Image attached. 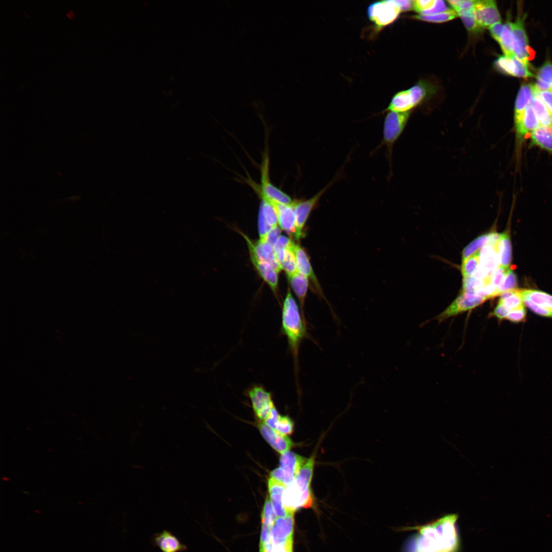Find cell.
Here are the masks:
<instances>
[{"mask_svg":"<svg viewBox=\"0 0 552 552\" xmlns=\"http://www.w3.org/2000/svg\"><path fill=\"white\" fill-rule=\"evenodd\" d=\"M151 542L161 552H184L188 548L176 535L167 530L154 534L151 538Z\"/></svg>","mask_w":552,"mask_h":552,"instance_id":"cell-16","label":"cell"},{"mask_svg":"<svg viewBox=\"0 0 552 552\" xmlns=\"http://www.w3.org/2000/svg\"><path fill=\"white\" fill-rule=\"evenodd\" d=\"M270 477L284 484V473L283 470L280 467L273 470L270 473Z\"/></svg>","mask_w":552,"mask_h":552,"instance_id":"cell-56","label":"cell"},{"mask_svg":"<svg viewBox=\"0 0 552 552\" xmlns=\"http://www.w3.org/2000/svg\"><path fill=\"white\" fill-rule=\"evenodd\" d=\"M337 179L336 177H335L326 187L309 199L293 200L295 219V233L294 236L296 240H299L301 238L304 226L311 212L317 204L321 197L336 181Z\"/></svg>","mask_w":552,"mask_h":552,"instance_id":"cell-9","label":"cell"},{"mask_svg":"<svg viewBox=\"0 0 552 552\" xmlns=\"http://www.w3.org/2000/svg\"><path fill=\"white\" fill-rule=\"evenodd\" d=\"M259 430L266 442L278 452L282 454L294 446L292 440L287 435L269 427L264 422L258 424Z\"/></svg>","mask_w":552,"mask_h":552,"instance_id":"cell-18","label":"cell"},{"mask_svg":"<svg viewBox=\"0 0 552 552\" xmlns=\"http://www.w3.org/2000/svg\"><path fill=\"white\" fill-rule=\"evenodd\" d=\"M271 227L267 224L264 217L262 211L260 208L258 214V232L261 241H265L267 235Z\"/></svg>","mask_w":552,"mask_h":552,"instance_id":"cell-42","label":"cell"},{"mask_svg":"<svg viewBox=\"0 0 552 552\" xmlns=\"http://www.w3.org/2000/svg\"><path fill=\"white\" fill-rule=\"evenodd\" d=\"M261 199L260 207L263 212L264 217L267 224L271 227H276L278 225V217L274 202L269 200L264 196L257 194Z\"/></svg>","mask_w":552,"mask_h":552,"instance_id":"cell-30","label":"cell"},{"mask_svg":"<svg viewBox=\"0 0 552 552\" xmlns=\"http://www.w3.org/2000/svg\"><path fill=\"white\" fill-rule=\"evenodd\" d=\"M537 93L539 97L542 101L543 103L545 104L549 111L552 114V91L537 90Z\"/></svg>","mask_w":552,"mask_h":552,"instance_id":"cell-53","label":"cell"},{"mask_svg":"<svg viewBox=\"0 0 552 552\" xmlns=\"http://www.w3.org/2000/svg\"><path fill=\"white\" fill-rule=\"evenodd\" d=\"M499 302L504 305L510 311L524 307V303L519 294V289H515L513 294L504 300H499Z\"/></svg>","mask_w":552,"mask_h":552,"instance_id":"cell-39","label":"cell"},{"mask_svg":"<svg viewBox=\"0 0 552 552\" xmlns=\"http://www.w3.org/2000/svg\"><path fill=\"white\" fill-rule=\"evenodd\" d=\"M291 288L298 298L301 309L302 315L306 323L304 313L305 301L309 287V279L306 276L296 271L288 277Z\"/></svg>","mask_w":552,"mask_h":552,"instance_id":"cell-25","label":"cell"},{"mask_svg":"<svg viewBox=\"0 0 552 552\" xmlns=\"http://www.w3.org/2000/svg\"><path fill=\"white\" fill-rule=\"evenodd\" d=\"M280 415L279 414L275 406L272 407L268 417L264 420L265 423L269 427L275 430L276 425L279 419Z\"/></svg>","mask_w":552,"mask_h":552,"instance_id":"cell-51","label":"cell"},{"mask_svg":"<svg viewBox=\"0 0 552 552\" xmlns=\"http://www.w3.org/2000/svg\"><path fill=\"white\" fill-rule=\"evenodd\" d=\"M66 15L68 18H72L73 17V16H74V12L73 11H72V10H70L66 14Z\"/></svg>","mask_w":552,"mask_h":552,"instance_id":"cell-58","label":"cell"},{"mask_svg":"<svg viewBox=\"0 0 552 552\" xmlns=\"http://www.w3.org/2000/svg\"><path fill=\"white\" fill-rule=\"evenodd\" d=\"M275 519L276 515L273 510L270 499L267 496L265 500L262 511V523L272 526Z\"/></svg>","mask_w":552,"mask_h":552,"instance_id":"cell-38","label":"cell"},{"mask_svg":"<svg viewBox=\"0 0 552 552\" xmlns=\"http://www.w3.org/2000/svg\"><path fill=\"white\" fill-rule=\"evenodd\" d=\"M517 286L516 275L512 270L508 269L502 284L497 289L499 295L502 292L516 289Z\"/></svg>","mask_w":552,"mask_h":552,"instance_id":"cell-40","label":"cell"},{"mask_svg":"<svg viewBox=\"0 0 552 552\" xmlns=\"http://www.w3.org/2000/svg\"><path fill=\"white\" fill-rule=\"evenodd\" d=\"M458 16L456 11L449 9L446 11L431 15L418 14L413 16L412 18L428 22H444L455 18Z\"/></svg>","mask_w":552,"mask_h":552,"instance_id":"cell-34","label":"cell"},{"mask_svg":"<svg viewBox=\"0 0 552 552\" xmlns=\"http://www.w3.org/2000/svg\"><path fill=\"white\" fill-rule=\"evenodd\" d=\"M500 265L508 268L512 257L511 243L507 234H501L497 244Z\"/></svg>","mask_w":552,"mask_h":552,"instance_id":"cell-31","label":"cell"},{"mask_svg":"<svg viewBox=\"0 0 552 552\" xmlns=\"http://www.w3.org/2000/svg\"><path fill=\"white\" fill-rule=\"evenodd\" d=\"M518 12L516 21L512 24L513 38V53L514 56L526 64L529 65V61L533 58L535 53L530 47L525 29L524 18L525 15L521 10L518 5Z\"/></svg>","mask_w":552,"mask_h":552,"instance_id":"cell-8","label":"cell"},{"mask_svg":"<svg viewBox=\"0 0 552 552\" xmlns=\"http://www.w3.org/2000/svg\"><path fill=\"white\" fill-rule=\"evenodd\" d=\"M524 304L526 305L528 308H530L532 311L535 313L545 316V317H552V314L549 311L542 308V307L535 304L527 298H524L522 300Z\"/></svg>","mask_w":552,"mask_h":552,"instance_id":"cell-48","label":"cell"},{"mask_svg":"<svg viewBox=\"0 0 552 552\" xmlns=\"http://www.w3.org/2000/svg\"><path fill=\"white\" fill-rule=\"evenodd\" d=\"M294 423L288 416H280L276 425L275 430L279 432L287 435L291 434L293 431Z\"/></svg>","mask_w":552,"mask_h":552,"instance_id":"cell-41","label":"cell"},{"mask_svg":"<svg viewBox=\"0 0 552 552\" xmlns=\"http://www.w3.org/2000/svg\"><path fill=\"white\" fill-rule=\"evenodd\" d=\"M435 2V0L413 1V9L420 14L432 8Z\"/></svg>","mask_w":552,"mask_h":552,"instance_id":"cell-46","label":"cell"},{"mask_svg":"<svg viewBox=\"0 0 552 552\" xmlns=\"http://www.w3.org/2000/svg\"><path fill=\"white\" fill-rule=\"evenodd\" d=\"M466 29L471 32H478L481 30L476 21L473 7L456 12Z\"/></svg>","mask_w":552,"mask_h":552,"instance_id":"cell-35","label":"cell"},{"mask_svg":"<svg viewBox=\"0 0 552 552\" xmlns=\"http://www.w3.org/2000/svg\"><path fill=\"white\" fill-rule=\"evenodd\" d=\"M487 299L476 294L462 293L438 317L443 320L458 313L466 311L483 303Z\"/></svg>","mask_w":552,"mask_h":552,"instance_id":"cell-14","label":"cell"},{"mask_svg":"<svg viewBox=\"0 0 552 552\" xmlns=\"http://www.w3.org/2000/svg\"><path fill=\"white\" fill-rule=\"evenodd\" d=\"M307 459V458L290 451L281 454L279 464L284 473V484L286 486L294 480Z\"/></svg>","mask_w":552,"mask_h":552,"instance_id":"cell-17","label":"cell"},{"mask_svg":"<svg viewBox=\"0 0 552 552\" xmlns=\"http://www.w3.org/2000/svg\"><path fill=\"white\" fill-rule=\"evenodd\" d=\"M269 156L267 150L264 151L261 166V182L259 185L252 179H246L247 183L257 194H261L275 203L290 204L293 200L289 195L274 186L270 181L269 176Z\"/></svg>","mask_w":552,"mask_h":552,"instance_id":"cell-4","label":"cell"},{"mask_svg":"<svg viewBox=\"0 0 552 552\" xmlns=\"http://www.w3.org/2000/svg\"><path fill=\"white\" fill-rule=\"evenodd\" d=\"M532 145L552 154V127L540 126L531 133Z\"/></svg>","mask_w":552,"mask_h":552,"instance_id":"cell-27","label":"cell"},{"mask_svg":"<svg viewBox=\"0 0 552 552\" xmlns=\"http://www.w3.org/2000/svg\"><path fill=\"white\" fill-rule=\"evenodd\" d=\"M526 312L524 307L511 310L507 317L508 319L513 323H519L523 321L526 318Z\"/></svg>","mask_w":552,"mask_h":552,"instance_id":"cell-45","label":"cell"},{"mask_svg":"<svg viewBox=\"0 0 552 552\" xmlns=\"http://www.w3.org/2000/svg\"><path fill=\"white\" fill-rule=\"evenodd\" d=\"M316 451L307 458L294 480L285 489L283 502L287 513H293L301 508H314L315 497L311 489Z\"/></svg>","mask_w":552,"mask_h":552,"instance_id":"cell-2","label":"cell"},{"mask_svg":"<svg viewBox=\"0 0 552 552\" xmlns=\"http://www.w3.org/2000/svg\"><path fill=\"white\" fill-rule=\"evenodd\" d=\"M457 515L449 514L415 527L418 532L409 543L408 552H457Z\"/></svg>","mask_w":552,"mask_h":552,"instance_id":"cell-1","label":"cell"},{"mask_svg":"<svg viewBox=\"0 0 552 552\" xmlns=\"http://www.w3.org/2000/svg\"><path fill=\"white\" fill-rule=\"evenodd\" d=\"M508 270V268L499 265L491 277V282L496 288L502 284Z\"/></svg>","mask_w":552,"mask_h":552,"instance_id":"cell-43","label":"cell"},{"mask_svg":"<svg viewBox=\"0 0 552 552\" xmlns=\"http://www.w3.org/2000/svg\"><path fill=\"white\" fill-rule=\"evenodd\" d=\"M281 229L278 226L271 228L267 235L265 241L264 242H267L274 247L278 240L281 236Z\"/></svg>","mask_w":552,"mask_h":552,"instance_id":"cell-52","label":"cell"},{"mask_svg":"<svg viewBox=\"0 0 552 552\" xmlns=\"http://www.w3.org/2000/svg\"><path fill=\"white\" fill-rule=\"evenodd\" d=\"M531 105L535 112L540 126L552 127V114L539 97L536 88Z\"/></svg>","mask_w":552,"mask_h":552,"instance_id":"cell-29","label":"cell"},{"mask_svg":"<svg viewBox=\"0 0 552 552\" xmlns=\"http://www.w3.org/2000/svg\"><path fill=\"white\" fill-rule=\"evenodd\" d=\"M473 10L476 23L481 31L501 22L500 15L494 1H474Z\"/></svg>","mask_w":552,"mask_h":552,"instance_id":"cell-11","label":"cell"},{"mask_svg":"<svg viewBox=\"0 0 552 552\" xmlns=\"http://www.w3.org/2000/svg\"><path fill=\"white\" fill-rule=\"evenodd\" d=\"M293 251L295 258L297 271L308 278L314 285L317 294L326 302H328L325 297L318 279L314 272L309 258L304 249L300 244L294 243Z\"/></svg>","mask_w":552,"mask_h":552,"instance_id":"cell-15","label":"cell"},{"mask_svg":"<svg viewBox=\"0 0 552 552\" xmlns=\"http://www.w3.org/2000/svg\"><path fill=\"white\" fill-rule=\"evenodd\" d=\"M426 94L427 89L425 85L421 82L418 83L408 89L396 94L387 108L382 112L386 111L410 112L412 109L423 101Z\"/></svg>","mask_w":552,"mask_h":552,"instance_id":"cell-6","label":"cell"},{"mask_svg":"<svg viewBox=\"0 0 552 552\" xmlns=\"http://www.w3.org/2000/svg\"><path fill=\"white\" fill-rule=\"evenodd\" d=\"M401 9L397 1H383L371 4L367 8L369 19L379 30L393 23Z\"/></svg>","mask_w":552,"mask_h":552,"instance_id":"cell-7","label":"cell"},{"mask_svg":"<svg viewBox=\"0 0 552 552\" xmlns=\"http://www.w3.org/2000/svg\"><path fill=\"white\" fill-rule=\"evenodd\" d=\"M503 27L504 25L501 22H499L493 24L489 28L492 37L498 42L501 37Z\"/></svg>","mask_w":552,"mask_h":552,"instance_id":"cell-54","label":"cell"},{"mask_svg":"<svg viewBox=\"0 0 552 552\" xmlns=\"http://www.w3.org/2000/svg\"><path fill=\"white\" fill-rule=\"evenodd\" d=\"M278 224L281 229L291 235L295 233V219L293 202L290 204L275 203Z\"/></svg>","mask_w":552,"mask_h":552,"instance_id":"cell-24","label":"cell"},{"mask_svg":"<svg viewBox=\"0 0 552 552\" xmlns=\"http://www.w3.org/2000/svg\"><path fill=\"white\" fill-rule=\"evenodd\" d=\"M448 2L453 8L456 12L462 10L473 7L474 1L471 0H458L448 1Z\"/></svg>","mask_w":552,"mask_h":552,"instance_id":"cell-47","label":"cell"},{"mask_svg":"<svg viewBox=\"0 0 552 552\" xmlns=\"http://www.w3.org/2000/svg\"><path fill=\"white\" fill-rule=\"evenodd\" d=\"M397 2L399 5L402 11H406L413 9V1L404 0L397 1Z\"/></svg>","mask_w":552,"mask_h":552,"instance_id":"cell-57","label":"cell"},{"mask_svg":"<svg viewBox=\"0 0 552 552\" xmlns=\"http://www.w3.org/2000/svg\"><path fill=\"white\" fill-rule=\"evenodd\" d=\"M250 260L259 274L269 285L273 292L278 289V273L272 266L260 260L256 255L252 247L247 244Z\"/></svg>","mask_w":552,"mask_h":552,"instance_id":"cell-19","label":"cell"},{"mask_svg":"<svg viewBox=\"0 0 552 552\" xmlns=\"http://www.w3.org/2000/svg\"><path fill=\"white\" fill-rule=\"evenodd\" d=\"M497 244H487L480 251V265L475 271L474 277L481 279L491 278L499 267L500 261Z\"/></svg>","mask_w":552,"mask_h":552,"instance_id":"cell-12","label":"cell"},{"mask_svg":"<svg viewBox=\"0 0 552 552\" xmlns=\"http://www.w3.org/2000/svg\"><path fill=\"white\" fill-rule=\"evenodd\" d=\"M282 332L287 338L297 369L300 344L304 339L308 337V335L306 323L289 289L283 304Z\"/></svg>","mask_w":552,"mask_h":552,"instance_id":"cell-3","label":"cell"},{"mask_svg":"<svg viewBox=\"0 0 552 552\" xmlns=\"http://www.w3.org/2000/svg\"><path fill=\"white\" fill-rule=\"evenodd\" d=\"M512 24V22L508 21L504 25L502 34L498 42L504 55L509 57L514 56Z\"/></svg>","mask_w":552,"mask_h":552,"instance_id":"cell-33","label":"cell"},{"mask_svg":"<svg viewBox=\"0 0 552 552\" xmlns=\"http://www.w3.org/2000/svg\"><path fill=\"white\" fill-rule=\"evenodd\" d=\"M534 86L538 91H552V63L546 61L537 71Z\"/></svg>","mask_w":552,"mask_h":552,"instance_id":"cell-28","label":"cell"},{"mask_svg":"<svg viewBox=\"0 0 552 552\" xmlns=\"http://www.w3.org/2000/svg\"><path fill=\"white\" fill-rule=\"evenodd\" d=\"M410 115V112L388 111L385 117L382 141L378 148L382 145L386 146L389 164H391L393 146L405 129Z\"/></svg>","mask_w":552,"mask_h":552,"instance_id":"cell-5","label":"cell"},{"mask_svg":"<svg viewBox=\"0 0 552 552\" xmlns=\"http://www.w3.org/2000/svg\"><path fill=\"white\" fill-rule=\"evenodd\" d=\"M540 126L531 104L527 107L519 123L515 126L517 144L528 133H531Z\"/></svg>","mask_w":552,"mask_h":552,"instance_id":"cell-23","label":"cell"},{"mask_svg":"<svg viewBox=\"0 0 552 552\" xmlns=\"http://www.w3.org/2000/svg\"><path fill=\"white\" fill-rule=\"evenodd\" d=\"M489 234L482 235L470 243L464 249L462 252V261L478 251L488 240Z\"/></svg>","mask_w":552,"mask_h":552,"instance_id":"cell-37","label":"cell"},{"mask_svg":"<svg viewBox=\"0 0 552 552\" xmlns=\"http://www.w3.org/2000/svg\"><path fill=\"white\" fill-rule=\"evenodd\" d=\"M517 58L505 55L499 56L494 61V66L500 73L515 77Z\"/></svg>","mask_w":552,"mask_h":552,"instance_id":"cell-32","label":"cell"},{"mask_svg":"<svg viewBox=\"0 0 552 552\" xmlns=\"http://www.w3.org/2000/svg\"><path fill=\"white\" fill-rule=\"evenodd\" d=\"M535 91V87L534 85L532 84L524 83L521 86L515 104V126L518 124L520 122L525 110L531 104Z\"/></svg>","mask_w":552,"mask_h":552,"instance_id":"cell-21","label":"cell"},{"mask_svg":"<svg viewBox=\"0 0 552 552\" xmlns=\"http://www.w3.org/2000/svg\"><path fill=\"white\" fill-rule=\"evenodd\" d=\"M241 235L245 239L247 244L249 245L257 256L263 261L268 263L279 272L281 269L274 254V247L267 242L258 240L253 243L248 237L242 232Z\"/></svg>","mask_w":552,"mask_h":552,"instance_id":"cell-20","label":"cell"},{"mask_svg":"<svg viewBox=\"0 0 552 552\" xmlns=\"http://www.w3.org/2000/svg\"><path fill=\"white\" fill-rule=\"evenodd\" d=\"M249 398L255 414L261 421L268 417L274 404L270 392L261 385H253L246 392Z\"/></svg>","mask_w":552,"mask_h":552,"instance_id":"cell-10","label":"cell"},{"mask_svg":"<svg viewBox=\"0 0 552 552\" xmlns=\"http://www.w3.org/2000/svg\"><path fill=\"white\" fill-rule=\"evenodd\" d=\"M480 251L462 261V273L463 278L471 277L478 267Z\"/></svg>","mask_w":552,"mask_h":552,"instance_id":"cell-36","label":"cell"},{"mask_svg":"<svg viewBox=\"0 0 552 552\" xmlns=\"http://www.w3.org/2000/svg\"><path fill=\"white\" fill-rule=\"evenodd\" d=\"M272 526L262 523L260 546H264L271 541V531Z\"/></svg>","mask_w":552,"mask_h":552,"instance_id":"cell-49","label":"cell"},{"mask_svg":"<svg viewBox=\"0 0 552 552\" xmlns=\"http://www.w3.org/2000/svg\"><path fill=\"white\" fill-rule=\"evenodd\" d=\"M510 310L501 303L498 302L493 312V315L499 319H506Z\"/></svg>","mask_w":552,"mask_h":552,"instance_id":"cell-55","label":"cell"},{"mask_svg":"<svg viewBox=\"0 0 552 552\" xmlns=\"http://www.w3.org/2000/svg\"><path fill=\"white\" fill-rule=\"evenodd\" d=\"M283 483L269 477L268 489L269 499L277 516L284 517L287 514L283 502V496L286 488Z\"/></svg>","mask_w":552,"mask_h":552,"instance_id":"cell-22","label":"cell"},{"mask_svg":"<svg viewBox=\"0 0 552 552\" xmlns=\"http://www.w3.org/2000/svg\"><path fill=\"white\" fill-rule=\"evenodd\" d=\"M446 4L443 1L438 0L434 5L430 9L423 12L422 15H431L443 12L449 10Z\"/></svg>","mask_w":552,"mask_h":552,"instance_id":"cell-50","label":"cell"},{"mask_svg":"<svg viewBox=\"0 0 552 552\" xmlns=\"http://www.w3.org/2000/svg\"><path fill=\"white\" fill-rule=\"evenodd\" d=\"M292 546L293 542L284 545H276L271 541L263 547L265 552H292Z\"/></svg>","mask_w":552,"mask_h":552,"instance_id":"cell-44","label":"cell"},{"mask_svg":"<svg viewBox=\"0 0 552 552\" xmlns=\"http://www.w3.org/2000/svg\"><path fill=\"white\" fill-rule=\"evenodd\" d=\"M294 514L287 513L284 517H278L271 531V542L276 545H284L293 542Z\"/></svg>","mask_w":552,"mask_h":552,"instance_id":"cell-13","label":"cell"},{"mask_svg":"<svg viewBox=\"0 0 552 552\" xmlns=\"http://www.w3.org/2000/svg\"><path fill=\"white\" fill-rule=\"evenodd\" d=\"M522 299L527 298L552 314V295L537 290L519 289Z\"/></svg>","mask_w":552,"mask_h":552,"instance_id":"cell-26","label":"cell"}]
</instances>
